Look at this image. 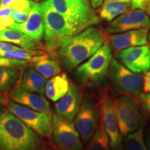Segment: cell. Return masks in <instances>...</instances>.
Returning <instances> with one entry per match:
<instances>
[{"label":"cell","instance_id":"25","mask_svg":"<svg viewBox=\"0 0 150 150\" xmlns=\"http://www.w3.org/2000/svg\"><path fill=\"white\" fill-rule=\"evenodd\" d=\"M124 142L126 150H147L144 140L142 127L135 132L127 134Z\"/></svg>","mask_w":150,"mask_h":150},{"label":"cell","instance_id":"34","mask_svg":"<svg viewBox=\"0 0 150 150\" xmlns=\"http://www.w3.org/2000/svg\"><path fill=\"white\" fill-rule=\"evenodd\" d=\"M145 0H131V6L132 9L143 10V3Z\"/></svg>","mask_w":150,"mask_h":150},{"label":"cell","instance_id":"4","mask_svg":"<svg viewBox=\"0 0 150 150\" xmlns=\"http://www.w3.org/2000/svg\"><path fill=\"white\" fill-rule=\"evenodd\" d=\"M111 51L108 42L103 45L87 61L76 68V79L86 86H96L104 81L112 59Z\"/></svg>","mask_w":150,"mask_h":150},{"label":"cell","instance_id":"43","mask_svg":"<svg viewBox=\"0 0 150 150\" xmlns=\"http://www.w3.org/2000/svg\"><path fill=\"white\" fill-rule=\"evenodd\" d=\"M33 1H41V0H33Z\"/></svg>","mask_w":150,"mask_h":150},{"label":"cell","instance_id":"40","mask_svg":"<svg viewBox=\"0 0 150 150\" xmlns=\"http://www.w3.org/2000/svg\"><path fill=\"white\" fill-rule=\"evenodd\" d=\"M4 102H5V97H4L2 94L0 93V106L4 104Z\"/></svg>","mask_w":150,"mask_h":150},{"label":"cell","instance_id":"9","mask_svg":"<svg viewBox=\"0 0 150 150\" xmlns=\"http://www.w3.org/2000/svg\"><path fill=\"white\" fill-rule=\"evenodd\" d=\"M99 110L100 120L109 138L110 150H122V136L118 127L115 100L107 89L101 92Z\"/></svg>","mask_w":150,"mask_h":150},{"label":"cell","instance_id":"42","mask_svg":"<svg viewBox=\"0 0 150 150\" xmlns=\"http://www.w3.org/2000/svg\"><path fill=\"white\" fill-rule=\"evenodd\" d=\"M45 150H52V149H50V148H46V149H45Z\"/></svg>","mask_w":150,"mask_h":150},{"label":"cell","instance_id":"16","mask_svg":"<svg viewBox=\"0 0 150 150\" xmlns=\"http://www.w3.org/2000/svg\"><path fill=\"white\" fill-rule=\"evenodd\" d=\"M149 29L144 28L109 35L108 43L115 52L131 47L146 45L148 44Z\"/></svg>","mask_w":150,"mask_h":150},{"label":"cell","instance_id":"22","mask_svg":"<svg viewBox=\"0 0 150 150\" xmlns=\"http://www.w3.org/2000/svg\"><path fill=\"white\" fill-rule=\"evenodd\" d=\"M131 4L124 2H110L103 4L99 11V18L107 22H111L116 18L128 11Z\"/></svg>","mask_w":150,"mask_h":150},{"label":"cell","instance_id":"32","mask_svg":"<svg viewBox=\"0 0 150 150\" xmlns=\"http://www.w3.org/2000/svg\"><path fill=\"white\" fill-rule=\"evenodd\" d=\"M142 90L145 93H150V71L146 72L144 76Z\"/></svg>","mask_w":150,"mask_h":150},{"label":"cell","instance_id":"28","mask_svg":"<svg viewBox=\"0 0 150 150\" xmlns=\"http://www.w3.org/2000/svg\"><path fill=\"white\" fill-rule=\"evenodd\" d=\"M138 104L141 106L142 114L150 117V93H140L136 98Z\"/></svg>","mask_w":150,"mask_h":150},{"label":"cell","instance_id":"44","mask_svg":"<svg viewBox=\"0 0 150 150\" xmlns=\"http://www.w3.org/2000/svg\"><path fill=\"white\" fill-rule=\"evenodd\" d=\"M149 53H150V49H149Z\"/></svg>","mask_w":150,"mask_h":150},{"label":"cell","instance_id":"13","mask_svg":"<svg viewBox=\"0 0 150 150\" xmlns=\"http://www.w3.org/2000/svg\"><path fill=\"white\" fill-rule=\"evenodd\" d=\"M115 57L129 70L145 74L150 68L149 48L147 45L131 47L117 51Z\"/></svg>","mask_w":150,"mask_h":150},{"label":"cell","instance_id":"12","mask_svg":"<svg viewBox=\"0 0 150 150\" xmlns=\"http://www.w3.org/2000/svg\"><path fill=\"white\" fill-rule=\"evenodd\" d=\"M144 28L150 29L149 16L141 9H133L110 22L106 31L108 33H120Z\"/></svg>","mask_w":150,"mask_h":150},{"label":"cell","instance_id":"35","mask_svg":"<svg viewBox=\"0 0 150 150\" xmlns=\"http://www.w3.org/2000/svg\"><path fill=\"white\" fill-rule=\"evenodd\" d=\"M90 4L93 9L98 8L104 2V0H89Z\"/></svg>","mask_w":150,"mask_h":150},{"label":"cell","instance_id":"3","mask_svg":"<svg viewBox=\"0 0 150 150\" xmlns=\"http://www.w3.org/2000/svg\"><path fill=\"white\" fill-rule=\"evenodd\" d=\"M40 5L45 20L44 38L48 51L58 50L65 41L88 28L54 10L47 1Z\"/></svg>","mask_w":150,"mask_h":150},{"label":"cell","instance_id":"29","mask_svg":"<svg viewBox=\"0 0 150 150\" xmlns=\"http://www.w3.org/2000/svg\"><path fill=\"white\" fill-rule=\"evenodd\" d=\"M29 11L30 9H20V10L13 11L11 17H12L15 23H24L29 16Z\"/></svg>","mask_w":150,"mask_h":150},{"label":"cell","instance_id":"24","mask_svg":"<svg viewBox=\"0 0 150 150\" xmlns=\"http://www.w3.org/2000/svg\"><path fill=\"white\" fill-rule=\"evenodd\" d=\"M19 77V73L15 68L0 67V93L13 88L18 81Z\"/></svg>","mask_w":150,"mask_h":150},{"label":"cell","instance_id":"18","mask_svg":"<svg viewBox=\"0 0 150 150\" xmlns=\"http://www.w3.org/2000/svg\"><path fill=\"white\" fill-rule=\"evenodd\" d=\"M0 41L18 45L28 51H38L41 47L38 40L11 27L0 31Z\"/></svg>","mask_w":150,"mask_h":150},{"label":"cell","instance_id":"37","mask_svg":"<svg viewBox=\"0 0 150 150\" xmlns=\"http://www.w3.org/2000/svg\"><path fill=\"white\" fill-rule=\"evenodd\" d=\"M16 0H0V7L11 6Z\"/></svg>","mask_w":150,"mask_h":150},{"label":"cell","instance_id":"41","mask_svg":"<svg viewBox=\"0 0 150 150\" xmlns=\"http://www.w3.org/2000/svg\"><path fill=\"white\" fill-rule=\"evenodd\" d=\"M148 40L150 42V32L149 33V35H148Z\"/></svg>","mask_w":150,"mask_h":150},{"label":"cell","instance_id":"17","mask_svg":"<svg viewBox=\"0 0 150 150\" xmlns=\"http://www.w3.org/2000/svg\"><path fill=\"white\" fill-rule=\"evenodd\" d=\"M10 100L36 111L52 115L48 101L39 94L31 93L22 88H13L8 93Z\"/></svg>","mask_w":150,"mask_h":150},{"label":"cell","instance_id":"38","mask_svg":"<svg viewBox=\"0 0 150 150\" xmlns=\"http://www.w3.org/2000/svg\"><path fill=\"white\" fill-rule=\"evenodd\" d=\"M131 0H104V4L110 2H124L131 4Z\"/></svg>","mask_w":150,"mask_h":150},{"label":"cell","instance_id":"8","mask_svg":"<svg viewBox=\"0 0 150 150\" xmlns=\"http://www.w3.org/2000/svg\"><path fill=\"white\" fill-rule=\"evenodd\" d=\"M50 135L59 150H81L83 148V142L74 124L58 114L52 115Z\"/></svg>","mask_w":150,"mask_h":150},{"label":"cell","instance_id":"36","mask_svg":"<svg viewBox=\"0 0 150 150\" xmlns=\"http://www.w3.org/2000/svg\"><path fill=\"white\" fill-rule=\"evenodd\" d=\"M143 11L150 17V0H145L143 3Z\"/></svg>","mask_w":150,"mask_h":150},{"label":"cell","instance_id":"1","mask_svg":"<svg viewBox=\"0 0 150 150\" xmlns=\"http://www.w3.org/2000/svg\"><path fill=\"white\" fill-rule=\"evenodd\" d=\"M108 37L106 30L89 27L65 41L58 49L57 56L65 69L73 70L108 42Z\"/></svg>","mask_w":150,"mask_h":150},{"label":"cell","instance_id":"7","mask_svg":"<svg viewBox=\"0 0 150 150\" xmlns=\"http://www.w3.org/2000/svg\"><path fill=\"white\" fill-rule=\"evenodd\" d=\"M115 106L121 136H127L142 127L145 120L136 99L131 96L122 95L115 100Z\"/></svg>","mask_w":150,"mask_h":150},{"label":"cell","instance_id":"2","mask_svg":"<svg viewBox=\"0 0 150 150\" xmlns=\"http://www.w3.org/2000/svg\"><path fill=\"white\" fill-rule=\"evenodd\" d=\"M40 135L9 110L0 111V150H45Z\"/></svg>","mask_w":150,"mask_h":150},{"label":"cell","instance_id":"39","mask_svg":"<svg viewBox=\"0 0 150 150\" xmlns=\"http://www.w3.org/2000/svg\"><path fill=\"white\" fill-rule=\"evenodd\" d=\"M146 143H147V150H150V128L148 129L146 134Z\"/></svg>","mask_w":150,"mask_h":150},{"label":"cell","instance_id":"10","mask_svg":"<svg viewBox=\"0 0 150 150\" xmlns=\"http://www.w3.org/2000/svg\"><path fill=\"white\" fill-rule=\"evenodd\" d=\"M99 120V110L97 104L91 97H85L82 100L74 122L81 139L85 145H88L93 138Z\"/></svg>","mask_w":150,"mask_h":150},{"label":"cell","instance_id":"33","mask_svg":"<svg viewBox=\"0 0 150 150\" xmlns=\"http://www.w3.org/2000/svg\"><path fill=\"white\" fill-rule=\"evenodd\" d=\"M13 11V7L11 6H7L4 7H0V18L11 16Z\"/></svg>","mask_w":150,"mask_h":150},{"label":"cell","instance_id":"6","mask_svg":"<svg viewBox=\"0 0 150 150\" xmlns=\"http://www.w3.org/2000/svg\"><path fill=\"white\" fill-rule=\"evenodd\" d=\"M54 10L88 27L97 25L101 18L92 8L89 0H47Z\"/></svg>","mask_w":150,"mask_h":150},{"label":"cell","instance_id":"15","mask_svg":"<svg viewBox=\"0 0 150 150\" xmlns=\"http://www.w3.org/2000/svg\"><path fill=\"white\" fill-rule=\"evenodd\" d=\"M82 100L83 93L81 90L71 83L66 94L56 103V114L72 122L79 111Z\"/></svg>","mask_w":150,"mask_h":150},{"label":"cell","instance_id":"21","mask_svg":"<svg viewBox=\"0 0 150 150\" xmlns=\"http://www.w3.org/2000/svg\"><path fill=\"white\" fill-rule=\"evenodd\" d=\"M31 61L33 63L35 70L45 79L51 78L61 72V67L58 61L47 55H35Z\"/></svg>","mask_w":150,"mask_h":150},{"label":"cell","instance_id":"26","mask_svg":"<svg viewBox=\"0 0 150 150\" xmlns=\"http://www.w3.org/2000/svg\"><path fill=\"white\" fill-rule=\"evenodd\" d=\"M41 54H42L41 51H28L25 50L22 51L0 52V56L3 57L23 61H31L33 56Z\"/></svg>","mask_w":150,"mask_h":150},{"label":"cell","instance_id":"14","mask_svg":"<svg viewBox=\"0 0 150 150\" xmlns=\"http://www.w3.org/2000/svg\"><path fill=\"white\" fill-rule=\"evenodd\" d=\"M30 4L31 7L27 20L22 24H13L10 27L18 30L35 40H40L45 30L43 12L40 4L30 1Z\"/></svg>","mask_w":150,"mask_h":150},{"label":"cell","instance_id":"5","mask_svg":"<svg viewBox=\"0 0 150 150\" xmlns=\"http://www.w3.org/2000/svg\"><path fill=\"white\" fill-rule=\"evenodd\" d=\"M108 75L116 93L136 98L142 93L143 76L129 70L115 59H112Z\"/></svg>","mask_w":150,"mask_h":150},{"label":"cell","instance_id":"19","mask_svg":"<svg viewBox=\"0 0 150 150\" xmlns=\"http://www.w3.org/2000/svg\"><path fill=\"white\" fill-rule=\"evenodd\" d=\"M70 87L68 77L65 73L52 76L45 84V95L50 100L57 102L66 94Z\"/></svg>","mask_w":150,"mask_h":150},{"label":"cell","instance_id":"23","mask_svg":"<svg viewBox=\"0 0 150 150\" xmlns=\"http://www.w3.org/2000/svg\"><path fill=\"white\" fill-rule=\"evenodd\" d=\"M83 150H110L109 138L101 120L93 138Z\"/></svg>","mask_w":150,"mask_h":150},{"label":"cell","instance_id":"11","mask_svg":"<svg viewBox=\"0 0 150 150\" xmlns=\"http://www.w3.org/2000/svg\"><path fill=\"white\" fill-rule=\"evenodd\" d=\"M7 108L40 136L47 137L50 135L52 115L31 109L11 100L7 103Z\"/></svg>","mask_w":150,"mask_h":150},{"label":"cell","instance_id":"31","mask_svg":"<svg viewBox=\"0 0 150 150\" xmlns=\"http://www.w3.org/2000/svg\"><path fill=\"white\" fill-rule=\"evenodd\" d=\"M15 22L13 20L12 17H4V18H0V31L10 27Z\"/></svg>","mask_w":150,"mask_h":150},{"label":"cell","instance_id":"27","mask_svg":"<svg viewBox=\"0 0 150 150\" xmlns=\"http://www.w3.org/2000/svg\"><path fill=\"white\" fill-rule=\"evenodd\" d=\"M28 65L27 61L8 59L0 56V67H11V68H26Z\"/></svg>","mask_w":150,"mask_h":150},{"label":"cell","instance_id":"30","mask_svg":"<svg viewBox=\"0 0 150 150\" xmlns=\"http://www.w3.org/2000/svg\"><path fill=\"white\" fill-rule=\"evenodd\" d=\"M24 49L14 45L13 44L8 42L0 41V52H7V51H22Z\"/></svg>","mask_w":150,"mask_h":150},{"label":"cell","instance_id":"20","mask_svg":"<svg viewBox=\"0 0 150 150\" xmlns=\"http://www.w3.org/2000/svg\"><path fill=\"white\" fill-rule=\"evenodd\" d=\"M46 79L33 67H28L22 75L21 88L31 93L44 95Z\"/></svg>","mask_w":150,"mask_h":150}]
</instances>
